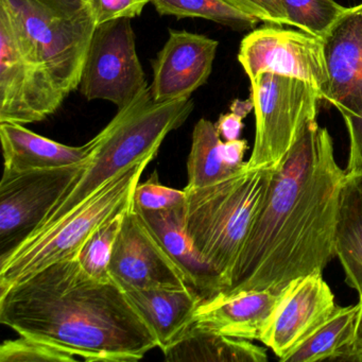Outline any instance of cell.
I'll use <instances>...</instances> for the list:
<instances>
[{"label": "cell", "mask_w": 362, "mask_h": 362, "mask_svg": "<svg viewBox=\"0 0 362 362\" xmlns=\"http://www.w3.org/2000/svg\"><path fill=\"white\" fill-rule=\"evenodd\" d=\"M327 129L303 131L279 166L223 293L279 294L298 277L323 273L336 257L334 230L345 177Z\"/></svg>", "instance_id": "1"}, {"label": "cell", "mask_w": 362, "mask_h": 362, "mask_svg": "<svg viewBox=\"0 0 362 362\" xmlns=\"http://www.w3.org/2000/svg\"><path fill=\"white\" fill-rule=\"evenodd\" d=\"M0 322L88 362L139 361L158 347L122 288L90 276L77 258L0 291Z\"/></svg>", "instance_id": "2"}, {"label": "cell", "mask_w": 362, "mask_h": 362, "mask_svg": "<svg viewBox=\"0 0 362 362\" xmlns=\"http://www.w3.org/2000/svg\"><path fill=\"white\" fill-rule=\"evenodd\" d=\"M194 109L192 97L158 103L148 86L134 100L118 110L115 117L95 136L96 146L86 169L33 234L60 221L112 177L137 163L156 158L167 135L179 129Z\"/></svg>", "instance_id": "3"}, {"label": "cell", "mask_w": 362, "mask_h": 362, "mask_svg": "<svg viewBox=\"0 0 362 362\" xmlns=\"http://www.w3.org/2000/svg\"><path fill=\"white\" fill-rule=\"evenodd\" d=\"M274 168H245L215 185L184 189V222L197 251L228 289Z\"/></svg>", "instance_id": "4"}, {"label": "cell", "mask_w": 362, "mask_h": 362, "mask_svg": "<svg viewBox=\"0 0 362 362\" xmlns=\"http://www.w3.org/2000/svg\"><path fill=\"white\" fill-rule=\"evenodd\" d=\"M21 49L65 96L79 88L97 24L88 0H0Z\"/></svg>", "instance_id": "5"}, {"label": "cell", "mask_w": 362, "mask_h": 362, "mask_svg": "<svg viewBox=\"0 0 362 362\" xmlns=\"http://www.w3.org/2000/svg\"><path fill=\"white\" fill-rule=\"evenodd\" d=\"M153 160L137 163L112 177L60 221L0 256V291L49 264L77 257L98 226L131 206L139 179Z\"/></svg>", "instance_id": "6"}, {"label": "cell", "mask_w": 362, "mask_h": 362, "mask_svg": "<svg viewBox=\"0 0 362 362\" xmlns=\"http://www.w3.org/2000/svg\"><path fill=\"white\" fill-rule=\"evenodd\" d=\"M256 119L255 141L249 168H275L310 122L317 120V88L277 74H260L251 81Z\"/></svg>", "instance_id": "7"}, {"label": "cell", "mask_w": 362, "mask_h": 362, "mask_svg": "<svg viewBox=\"0 0 362 362\" xmlns=\"http://www.w3.org/2000/svg\"><path fill=\"white\" fill-rule=\"evenodd\" d=\"M148 86L130 18L97 26L82 71V96L109 101L119 110Z\"/></svg>", "instance_id": "8"}, {"label": "cell", "mask_w": 362, "mask_h": 362, "mask_svg": "<svg viewBox=\"0 0 362 362\" xmlns=\"http://www.w3.org/2000/svg\"><path fill=\"white\" fill-rule=\"evenodd\" d=\"M88 162L59 168L4 170L0 182L1 256L41 226L50 209L86 169Z\"/></svg>", "instance_id": "9"}, {"label": "cell", "mask_w": 362, "mask_h": 362, "mask_svg": "<svg viewBox=\"0 0 362 362\" xmlns=\"http://www.w3.org/2000/svg\"><path fill=\"white\" fill-rule=\"evenodd\" d=\"M238 61L250 81L264 73L287 76L310 84L325 99L328 74L319 37L281 27L256 29L241 42Z\"/></svg>", "instance_id": "10"}, {"label": "cell", "mask_w": 362, "mask_h": 362, "mask_svg": "<svg viewBox=\"0 0 362 362\" xmlns=\"http://www.w3.org/2000/svg\"><path fill=\"white\" fill-rule=\"evenodd\" d=\"M65 98L45 71L25 56L7 16L0 11V124L42 122Z\"/></svg>", "instance_id": "11"}, {"label": "cell", "mask_w": 362, "mask_h": 362, "mask_svg": "<svg viewBox=\"0 0 362 362\" xmlns=\"http://www.w3.org/2000/svg\"><path fill=\"white\" fill-rule=\"evenodd\" d=\"M109 271L120 287H189L185 273L167 253L133 202L124 214Z\"/></svg>", "instance_id": "12"}, {"label": "cell", "mask_w": 362, "mask_h": 362, "mask_svg": "<svg viewBox=\"0 0 362 362\" xmlns=\"http://www.w3.org/2000/svg\"><path fill=\"white\" fill-rule=\"evenodd\" d=\"M337 307L334 293L322 273L298 277L279 293L260 342L283 361Z\"/></svg>", "instance_id": "13"}, {"label": "cell", "mask_w": 362, "mask_h": 362, "mask_svg": "<svg viewBox=\"0 0 362 362\" xmlns=\"http://www.w3.org/2000/svg\"><path fill=\"white\" fill-rule=\"evenodd\" d=\"M219 42L185 30H169L153 63L152 97L158 103L189 98L213 71Z\"/></svg>", "instance_id": "14"}, {"label": "cell", "mask_w": 362, "mask_h": 362, "mask_svg": "<svg viewBox=\"0 0 362 362\" xmlns=\"http://www.w3.org/2000/svg\"><path fill=\"white\" fill-rule=\"evenodd\" d=\"M328 74L325 99L341 115L362 110V4L346 11L323 40Z\"/></svg>", "instance_id": "15"}, {"label": "cell", "mask_w": 362, "mask_h": 362, "mask_svg": "<svg viewBox=\"0 0 362 362\" xmlns=\"http://www.w3.org/2000/svg\"><path fill=\"white\" fill-rule=\"evenodd\" d=\"M163 353L189 332L203 298L192 288L122 287Z\"/></svg>", "instance_id": "16"}, {"label": "cell", "mask_w": 362, "mask_h": 362, "mask_svg": "<svg viewBox=\"0 0 362 362\" xmlns=\"http://www.w3.org/2000/svg\"><path fill=\"white\" fill-rule=\"evenodd\" d=\"M279 298L268 290L216 296L203 300L192 326L230 338L260 341Z\"/></svg>", "instance_id": "17"}, {"label": "cell", "mask_w": 362, "mask_h": 362, "mask_svg": "<svg viewBox=\"0 0 362 362\" xmlns=\"http://www.w3.org/2000/svg\"><path fill=\"white\" fill-rule=\"evenodd\" d=\"M139 213L173 262L185 273L189 288L200 294L204 300L221 293L223 290L221 279L201 257L186 230L184 205L167 211H139Z\"/></svg>", "instance_id": "18"}, {"label": "cell", "mask_w": 362, "mask_h": 362, "mask_svg": "<svg viewBox=\"0 0 362 362\" xmlns=\"http://www.w3.org/2000/svg\"><path fill=\"white\" fill-rule=\"evenodd\" d=\"M5 169L10 171L37 170L75 166L88 162L96 146L92 139L80 147L63 145L28 130L24 124H0Z\"/></svg>", "instance_id": "19"}, {"label": "cell", "mask_w": 362, "mask_h": 362, "mask_svg": "<svg viewBox=\"0 0 362 362\" xmlns=\"http://www.w3.org/2000/svg\"><path fill=\"white\" fill-rule=\"evenodd\" d=\"M247 150L245 139L224 141L215 124L204 118L199 120L192 131L184 189L207 187L232 177L247 165L243 160Z\"/></svg>", "instance_id": "20"}, {"label": "cell", "mask_w": 362, "mask_h": 362, "mask_svg": "<svg viewBox=\"0 0 362 362\" xmlns=\"http://www.w3.org/2000/svg\"><path fill=\"white\" fill-rule=\"evenodd\" d=\"M334 252L345 281L362 300V173L345 175L339 194Z\"/></svg>", "instance_id": "21"}, {"label": "cell", "mask_w": 362, "mask_h": 362, "mask_svg": "<svg viewBox=\"0 0 362 362\" xmlns=\"http://www.w3.org/2000/svg\"><path fill=\"white\" fill-rule=\"evenodd\" d=\"M167 361L264 362L267 349L251 341L230 338L192 326L183 339L164 351Z\"/></svg>", "instance_id": "22"}, {"label": "cell", "mask_w": 362, "mask_h": 362, "mask_svg": "<svg viewBox=\"0 0 362 362\" xmlns=\"http://www.w3.org/2000/svg\"><path fill=\"white\" fill-rule=\"evenodd\" d=\"M359 317V304L338 306L332 315L309 334L283 361H340L353 349Z\"/></svg>", "instance_id": "23"}, {"label": "cell", "mask_w": 362, "mask_h": 362, "mask_svg": "<svg viewBox=\"0 0 362 362\" xmlns=\"http://www.w3.org/2000/svg\"><path fill=\"white\" fill-rule=\"evenodd\" d=\"M160 16L203 18L235 30L254 28L259 20L243 13L226 0H150Z\"/></svg>", "instance_id": "24"}, {"label": "cell", "mask_w": 362, "mask_h": 362, "mask_svg": "<svg viewBox=\"0 0 362 362\" xmlns=\"http://www.w3.org/2000/svg\"><path fill=\"white\" fill-rule=\"evenodd\" d=\"M290 26L323 40L347 8L334 0H281Z\"/></svg>", "instance_id": "25"}, {"label": "cell", "mask_w": 362, "mask_h": 362, "mask_svg": "<svg viewBox=\"0 0 362 362\" xmlns=\"http://www.w3.org/2000/svg\"><path fill=\"white\" fill-rule=\"evenodd\" d=\"M127 211L98 226L82 245L76 257L83 270L94 279L99 281L112 279L109 271L110 262Z\"/></svg>", "instance_id": "26"}, {"label": "cell", "mask_w": 362, "mask_h": 362, "mask_svg": "<svg viewBox=\"0 0 362 362\" xmlns=\"http://www.w3.org/2000/svg\"><path fill=\"white\" fill-rule=\"evenodd\" d=\"M1 362H76L75 356L47 343L21 336L0 346Z\"/></svg>", "instance_id": "27"}, {"label": "cell", "mask_w": 362, "mask_h": 362, "mask_svg": "<svg viewBox=\"0 0 362 362\" xmlns=\"http://www.w3.org/2000/svg\"><path fill=\"white\" fill-rule=\"evenodd\" d=\"M183 190L173 189L160 185L158 175L154 173L144 184H139L133 194V205L139 211H160L177 209L185 203Z\"/></svg>", "instance_id": "28"}, {"label": "cell", "mask_w": 362, "mask_h": 362, "mask_svg": "<svg viewBox=\"0 0 362 362\" xmlns=\"http://www.w3.org/2000/svg\"><path fill=\"white\" fill-rule=\"evenodd\" d=\"M97 26L120 18L141 16L150 0H88Z\"/></svg>", "instance_id": "29"}, {"label": "cell", "mask_w": 362, "mask_h": 362, "mask_svg": "<svg viewBox=\"0 0 362 362\" xmlns=\"http://www.w3.org/2000/svg\"><path fill=\"white\" fill-rule=\"evenodd\" d=\"M226 1L243 13L253 16L262 22L270 23L277 26H281V25L290 26L281 0H226Z\"/></svg>", "instance_id": "30"}, {"label": "cell", "mask_w": 362, "mask_h": 362, "mask_svg": "<svg viewBox=\"0 0 362 362\" xmlns=\"http://www.w3.org/2000/svg\"><path fill=\"white\" fill-rule=\"evenodd\" d=\"M254 110V101L252 97L247 100L233 101L230 112L220 116L216 124L218 132L224 141H236L240 137L243 128V120Z\"/></svg>", "instance_id": "31"}, {"label": "cell", "mask_w": 362, "mask_h": 362, "mask_svg": "<svg viewBox=\"0 0 362 362\" xmlns=\"http://www.w3.org/2000/svg\"><path fill=\"white\" fill-rule=\"evenodd\" d=\"M349 137V156L345 173H362V110L356 114L342 115Z\"/></svg>", "instance_id": "32"}, {"label": "cell", "mask_w": 362, "mask_h": 362, "mask_svg": "<svg viewBox=\"0 0 362 362\" xmlns=\"http://www.w3.org/2000/svg\"><path fill=\"white\" fill-rule=\"evenodd\" d=\"M358 304H359V317H358L357 330H356V338L353 349L349 354H346L340 361H343V359L346 356L351 355V354L362 353V300L358 302Z\"/></svg>", "instance_id": "33"}, {"label": "cell", "mask_w": 362, "mask_h": 362, "mask_svg": "<svg viewBox=\"0 0 362 362\" xmlns=\"http://www.w3.org/2000/svg\"><path fill=\"white\" fill-rule=\"evenodd\" d=\"M347 361H358L362 362V353L351 354L347 358Z\"/></svg>", "instance_id": "34"}]
</instances>
